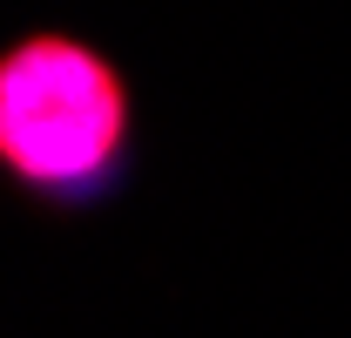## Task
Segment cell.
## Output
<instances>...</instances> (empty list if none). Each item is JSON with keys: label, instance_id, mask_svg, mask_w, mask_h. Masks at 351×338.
Segmentation results:
<instances>
[{"label": "cell", "instance_id": "cell-1", "mask_svg": "<svg viewBox=\"0 0 351 338\" xmlns=\"http://www.w3.org/2000/svg\"><path fill=\"white\" fill-rule=\"evenodd\" d=\"M135 142L129 82L75 34L0 47V176L41 210H95L122 190Z\"/></svg>", "mask_w": 351, "mask_h": 338}]
</instances>
